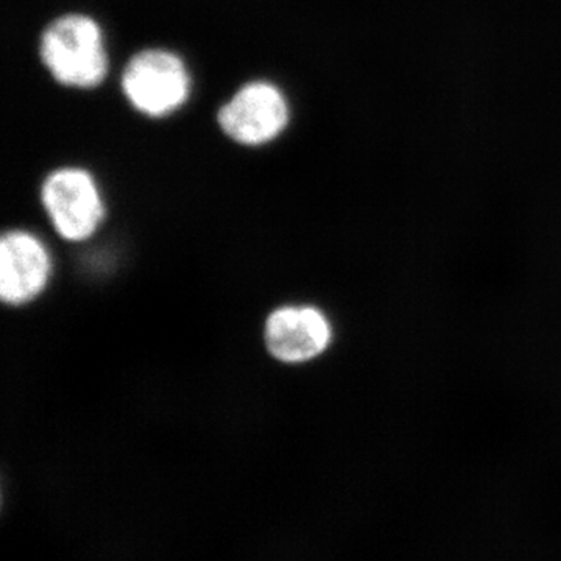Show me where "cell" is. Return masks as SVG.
<instances>
[{
    "instance_id": "cell-1",
    "label": "cell",
    "mask_w": 561,
    "mask_h": 561,
    "mask_svg": "<svg viewBox=\"0 0 561 561\" xmlns=\"http://www.w3.org/2000/svg\"><path fill=\"white\" fill-rule=\"evenodd\" d=\"M39 57L62 87L91 90L108 73L101 25L87 14H66L41 35Z\"/></svg>"
},
{
    "instance_id": "cell-2",
    "label": "cell",
    "mask_w": 561,
    "mask_h": 561,
    "mask_svg": "<svg viewBox=\"0 0 561 561\" xmlns=\"http://www.w3.org/2000/svg\"><path fill=\"white\" fill-rule=\"evenodd\" d=\"M41 205L55 232L70 243L90 241L106 216L98 181L81 168H61L49 173L41 186Z\"/></svg>"
},
{
    "instance_id": "cell-3",
    "label": "cell",
    "mask_w": 561,
    "mask_h": 561,
    "mask_svg": "<svg viewBox=\"0 0 561 561\" xmlns=\"http://www.w3.org/2000/svg\"><path fill=\"white\" fill-rule=\"evenodd\" d=\"M122 91L139 113L164 117L190 99L191 76L184 61L173 51L146 49L125 66Z\"/></svg>"
},
{
    "instance_id": "cell-4",
    "label": "cell",
    "mask_w": 561,
    "mask_h": 561,
    "mask_svg": "<svg viewBox=\"0 0 561 561\" xmlns=\"http://www.w3.org/2000/svg\"><path fill=\"white\" fill-rule=\"evenodd\" d=\"M286 95L268 81H251L217 114L221 131L245 147H261L278 138L289 124Z\"/></svg>"
},
{
    "instance_id": "cell-5",
    "label": "cell",
    "mask_w": 561,
    "mask_h": 561,
    "mask_svg": "<svg viewBox=\"0 0 561 561\" xmlns=\"http://www.w3.org/2000/svg\"><path fill=\"white\" fill-rule=\"evenodd\" d=\"M54 260L46 242L28 230L7 231L0 242V297L11 308L38 300L49 287Z\"/></svg>"
},
{
    "instance_id": "cell-6",
    "label": "cell",
    "mask_w": 561,
    "mask_h": 561,
    "mask_svg": "<svg viewBox=\"0 0 561 561\" xmlns=\"http://www.w3.org/2000/svg\"><path fill=\"white\" fill-rule=\"evenodd\" d=\"M327 313L312 305H284L265 319L264 345L273 359L287 365L316 360L332 342Z\"/></svg>"
}]
</instances>
